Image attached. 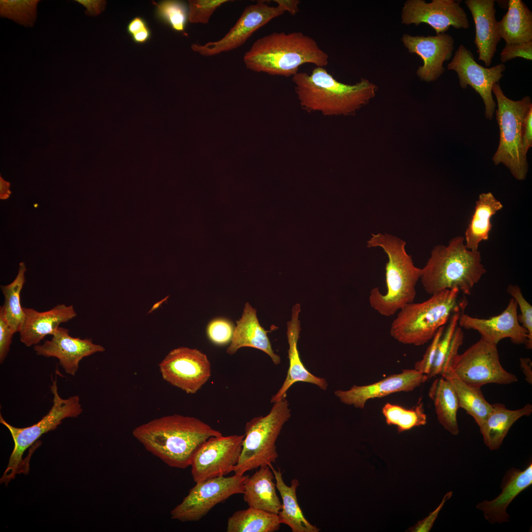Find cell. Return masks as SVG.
<instances>
[{"instance_id":"1","label":"cell","mask_w":532,"mask_h":532,"mask_svg":"<svg viewBox=\"0 0 532 532\" xmlns=\"http://www.w3.org/2000/svg\"><path fill=\"white\" fill-rule=\"evenodd\" d=\"M133 436L144 448L170 467L191 466L200 446L222 433L194 417L173 414L154 419L135 427Z\"/></svg>"},{"instance_id":"2","label":"cell","mask_w":532,"mask_h":532,"mask_svg":"<svg viewBox=\"0 0 532 532\" xmlns=\"http://www.w3.org/2000/svg\"><path fill=\"white\" fill-rule=\"evenodd\" d=\"M301 107L326 116H346L355 113L373 99L377 86L365 78L354 84L341 83L325 67L315 66L308 74L298 72L292 77Z\"/></svg>"},{"instance_id":"3","label":"cell","mask_w":532,"mask_h":532,"mask_svg":"<svg viewBox=\"0 0 532 532\" xmlns=\"http://www.w3.org/2000/svg\"><path fill=\"white\" fill-rule=\"evenodd\" d=\"M248 69L271 75L293 77L306 64L328 65V54L311 37L299 32H274L256 40L243 56Z\"/></svg>"},{"instance_id":"4","label":"cell","mask_w":532,"mask_h":532,"mask_svg":"<svg viewBox=\"0 0 532 532\" xmlns=\"http://www.w3.org/2000/svg\"><path fill=\"white\" fill-rule=\"evenodd\" d=\"M486 272L480 252L467 249L464 237L458 235L447 246L438 245L433 248L421 268L420 279L425 291L431 295L457 289L469 295Z\"/></svg>"},{"instance_id":"5","label":"cell","mask_w":532,"mask_h":532,"mask_svg":"<svg viewBox=\"0 0 532 532\" xmlns=\"http://www.w3.org/2000/svg\"><path fill=\"white\" fill-rule=\"evenodd\" d=\"M405 244L398 237L381 233H372L367 241V247H380L388 258L385 267L387 293L383 294L375 287L369 297L371 307L384 316L394 315L416 297L421 268L414 266L411 256L405 251Z\"/></svg>"},{"instance_id":"6","label":"cell","mask_w":532,"mask_h":532,"mask_svg":"<svg viewBox=\"0 0 532 532\" xmlns=\"http://www.w3.org/2000/svg\"><path fill=\"white\" fill-rule=\"evenodd\" d=\"M459 293L457 289L444 290L422 302L406 304L393 321L391 335L404 344H425L453 314L464 312L467 303L466 300H459Z\"/></svg>"},{"instance_id":"7","label":"cell","mask_w":532,"mask_h":532,"mask_svg":"<svg viewBox=\"0 0 532 532\" xmlns=\"http://www.w3.org/2000/svg\"><path fill=\"white\" fill-rule=\"evenodd\" d=\"M492 92L498 104L496 119L499 129V141L493 157L495 165L502 164L518 180H525L529 170L527 156L522 149V127L524 118L532 107L531 98L525 96L519 100L508 98L499 82L495 84Z\"/></svg>"},{"instance_id":"8","label":"cell","mask_w":532,"mask_h":532,"mask_svg":"<svg viewBox=\"0 0 532 532\" xmlns=\"http://www.w3.org/2000/svg\"><path fill=\"white\" fill-rule=\"evenodd\" d=\"M291 416L285 397L273 403L266 416L247 422L242 450L234 474L243 475L249 471L272 465L278 457L276 441L283 426Z\"/></svg>"},{"instance_id":"9","label":"cell","mask_w":532,"mask_h":532,"mask_svg":"<svg viewBox=\"0 0 532 532\" xmlns=\"http://www.w3.org/2000/svg\"><path fill=\"white\" fill-rule=\"evenodd\" d=\"M52 380L51 391L53 395V405L48 413L39 422L26 428H16L6 422L1 415L0 422L10 432L14 446L7 467L0 479L1 483L7 485L16 474H27L29 470V461L22 458L24 452L42 434L54 430L66 418L76 417L82 412L78 396L67 399H62L58 392L57 379Z\"/></svg>"},{"instance_id":"10","label":"cell","mask_w":532,"mask_h":532,"mask_svg":"<svg viewBox=\"0 0 532 532\" xmlns=\"http://www.w3.org/2000/svg\"><path fill=\"white\" fill-rule=\"evenodd\" d=\"M497 345L480 338L462 354H458L444 378L455 376L466 383L478 387L490 383L509 384L516 376L502 367Z\"/></svg>"},{"instance_id":"11","label":"cell","mask_w":532,"mask_h":532,"mask_svg":"<svg viewBox=\"0 0 532 532\" xmlns=\"http://www.w3.org/2000/svg\"><path fill=\"white\" fill-rule=\"evenodd\" d=\"M247 475L211 478L196 483L182 502L170 511L171 518L182 522H196L215 505L236 494H242Z\"/></svg>"},{"instance_id":"12","label":"cell","mask_w":532,"mask_h":532,"mask_svg":"<svg viewBox=\"0 0 532 532\" xmlns=\"http://www.w3.org/2000/svg\"><path fill=\"white\" fill-rule=\"evenodd\" d=\"M277 5L258 0L245 7L230 30L220 40L204 44L193 43L192 49L203 56H213L235 49L246 42L258 29L286 11L282 0H275Z\"/></svg>"},{"instance_id":"13","label":"cell","mask_w":532,"mask_h":532,"mask_svg":"<svg viewBox=\"0 0 532 532\" xmlns=\"http://www.w3.org/2000/svg\"><path fill=\"white\" fill-rule=\"evenodd\" d=\"M244 434L211 436L196 452L191 465L197 483L233 471L242 450Z\"/></svg>"},{"instance_id":"14","label":"cell","mask_w":532,"mask_h":532,"mask_svg":"<svg viewBox=\"0 0 532 532\" xmlns=\"http://www.w3.org/2000/svg\"><path fill=\"white\" fill-rule=\"evenodd\" d=\"M159 366L164 380L188 394L196 393L211 374L206 355L197 349L186 347L171 350Z\"/></svg>"},{"instance_id":"15","label":"cell","mask_w":532,"mask_h":532,"mask_svg":"<svg viewBox=\"0 0 532 532\" xmlns=\"http://www.w3.org/2000/svg\"><path fill=\"white\" fill-rule=\"evenodd\" d=\"M447 69L456 72L462 88L466 89L469 85L479 94L485 105V117L492 120L496 107L492 89L503 76L504 65L501 63L490 68L483 67L476 62L469 50L460 45L448 64Z\"/></svg>"},{"instance_id":"16","label":"cell","mask_w":532,"mask_h":532,"mask_svg":"<svg viewBox=\"0 0 532 532\" xmlns=\"http://www.w3.org/2000/svg\"><path fill=\"white\" fill-rule=\"evenodd\" d=\"M454 0H408L405 2L401 12V22L405 25L426 23L432 27L436 34L444 33L452 26L457 29H466L469 26L467 14Z\"/></svg>"},{"instance_id":"17","label":"cell","mask_w":532,"mask_h":532,"mask_svg":"<svg viewBox=\"0 0 532 532\" xmlns=\"http://www.w3.org/2000/svg\"><path fill=\"white\" fill-rule=\"evenodd\" d=\"M518 305L512 298L500 314L488 319H481L462 313L458 320L461 328L477 331L481 338L497 345L502 339H510L516 344L526 345L528 340V333L520 323L518 319Z\"/></svg>"},{"instance_id":"18","label":"cell","mask_w":532,"mask_h":532,"mask_svg":"<svg viewBox=\"0 0 532 532\" xmlns=\"http://www.w3.org/2000/svg\"><path fill=\"white\" fill-rule=\"evenodd\" d=\"M401 41L408 51L421 57L423 66L418 68V77L427 82L435 81L444 72L445 61L451 59L454 39L446 33L434 36H412L404 34Z\"/></svg>"},{"instance_id":"19","label":"cell","mask_w":532,"mask_h":532,"mask_svg":"<svg viewBox=\"0 0 532 532\" xmlns=\"http://www.w3.org/2000/svg\"><path fill=\"white\" fill-rule=\"evenodd\" d=\"M427 380V375L414 368L405 369L371 384L353 385L347 391L336 390L334 394L342 403L363 409L370 399L380 398L398 392L412 391Z\"/></svg>"},{"instance_id":"20","label":"cell","mask_w":532,"mask_h":532,"mask_svg":"<svg viewBox=\"0 0 532 532\" xmlns=\"http://www.w3.org/2000/svg\"><path fill=\"white\" fill-rule=\"evenodd\" d=\"M33 349L37 355L55 357L66 372L74 376L80 361L84 357L97 352H103L104 348L94 343L91 339L73 337L67 329L59 327L50 340L42 345H35Z\"/></svg>"},{"instance_id":"21","label":"cell","mask_w":532,"mask_h":532,"mask_svg":"<svg viewBox=\"0 0 532 532\" xmlns=\"http://www.w3.org/2000/svg\"><path fill=\"white\" fill-rule=\"evenodd\" d=\"M532 484V464L524 470L512 467L504 475L501 484V493L491 500L479 502L476 508L483 512L485 519L491 524H501L510 521L506 509L512 500L523 491Z\"/></svg>"},{"instance_id":"22","label":"cell","mask_w":532,"mask_h":532,"mask_svg":"<svg viewBox=\"0 0 532 532\" xmlns=\"http://www.w3.org/2000/svg\"><path fill=\"white\" fill-rule=\"evenodd\" d=\"M465 2L474 20L475 36L474 42L478 52V60L488 66L497 51L499 41L496 9L494 0H466Z\"/></svg>"},{"instance_id":"23","label":"cell","mask_w":532,"mask_h":532,"mask_svg":"<svg viewBox=\"0 0 532 532\" xmlns=\"http://www.w3.org/2000/svg\"><path fill=\"white\" fill-rule=\"evenodd\" d=\"M24 321L19 332L20 340L27 347L37 344L46 335H53L61 323L66 322L76 315L73 306L59 304L50 310L39 312L23 307Z\"/></svg>"},{"instance_id":"24","label":"cell","mask_w":532,"mask_h":532,"mask_svg":"<svg viewBox=\"0 0 532 532\" xmlns=\"http://www.w3.org/2000/svg\"><path fill=\"white\" fill-rule=\"evenodd\" d=\"M300 306L296 304L292 308L291 320L287 323V338L289 343L288 358L289 367L286 378L279 391L273 396L270 402L274 403L285 397L288 390L297 382H307L315 384L323 390H326L328 383L325 378L311 373L302 363L298 349L300 328L299 319Z\"/></svg>"},{"instance_id":"25","label":"cell","mask_w":532,"mask_h":532,"mask_svg":"<svg viewBox=\"0 0 532 532\" xmlns=\"http://www.w3.org/2000/svg\"><path fill=\"white\" fill-rule=\"evenodd\" d=\"M233 335L226 352L229 355L235 354L243 347L260 350L267 354L275 365L281 363L279 356L274 353L266 331L260 325L257 318L256 310L249 303L245 304L241 318L236 321Z\"/></svg>"},{"instance_id":"26","label":"cell","mask_w":532,"mask_h":532,"mask_svg":"<svg viewBox=\"0 0 532 532\" xmlns=\"http://www.w3.org/2000/svg\"><path fill=\"white\" fill-rule=\"evenodd\" d=\"M274 475L269 466H262L246 480L243 499L256 509L278 514L281 502L276 492Z\"/></svg>"},{"instance_id":"27","label":"cell","mask_w":532,"mask_h":532,"mask_svg":"<svg viewBox=\"0 0 532 532\" xmlns=\"http://www.w3.org/2000/svg\"><path fill=\"white\" fill-rule=\"evenodd\" d=\"M492 409L479 428L485 444L493 451L499 448L512 426L520 418L532 412L530 403L516 410L507 409L501 403L492 404Z\"/></svg>"},{"instance_id":"28","label":"cell","mask_w":532,"mask_h":532,"mask_svg":"<svg viewBox=\"0 0 532 532\" xmlns=\"http://www.w3.org/2000/svg\"><path fill=\"white\" fill-rule=\"evenodd\" d=\"M269 467L274 474L276 488L282 501L281 508L278 514L280 524L288 526L292 532H319L320 530L304 517L298 503L296 494L299 485L298 480L294 479L291 485L287 486L283 479L280 469H275L272 465Z\"/></svg>"},{"instance_id":"29","label":"cell","mask_w":532,"mask_h":532,"mask_svg":"<svg viewBox=\"0 0 532 532\" xmlns=\"http://www.w3.org/2000/svg\"><path fill=\"white\" fill-rule=\"evenodd\" d=\"M502 208L501 202L491 192L479 195L465 233V245L467 249L478 250L480 243L488 239L492 228L491 218Z\"/></svg>"},{"instance_id":"30","label":"cell","mask_w":532,"mask_h":532,"mask_svg":"<svg viewBox=\"0 0 532 532\" xmlns=\"http://www.w3.org/2000/svg\"><path fill=\"white\" fill-rule=\"evenodd\" d=\"M499 37L506 44L532 41V13L521 0H509L507 12L498 21Z\"/></svg>"},{"instance_id":"31","label":"cell","mask_w":532,"mask_h":532,"mask_svg":"<svg viewBox=\"0 0 532 532\" xmlns=\"http://www.w3.org/2000/svg\"><path fill=\"white\" fill-rule=\"evenodd\" d=\"M429 396L433 402L439 423L452 434H458L457 415L459 406L457 395L450 382L441 376L436 379L430 388Z\"/></svg>"},{"instance_id":"32","label":"cell","mask_w":532,"mask_h":532,"mask_svg":"<svg viewBox=\"0 0 532 532\" xmlns=\"http://www.w3.org/2000/svg\"><path fill=\"white\" fill-rule=\"evenodd\" d=\"M278 514L249 507L228 518L227 532H274L280 527Z\"/></svg>"},{"instance_id":"33","label":"cell","mask_w":532,"mask_h":532,"mask_svg":"<svg viewBox=\"0 0 532 532\" xmlns=\"http://www.w3.org/2000/svg\"><path fill=\"white\" fill-rule=\"evenodd\" d=\"M457 395L459 408L471 416L480 428L491 411L492 404L485 399L481 388L468 385L455 376L446 378Z\"/></svg>"},{"instance_id":"34","label":"cell","mask_w":532,"mask_h":532,"mask_svg":"<svg viewBox=\"0 0 532 532\" xmlns=\"http://www.w3.org/2000/svg\"><path fill=\"white\" fill-rule=\"evenodd\" d=\"M26 267L24 262L19 264L17 275L14 280L6 285H0L4 298L2 308L4 315L14 333L20 331L25 314L20 302V294L25 282Z\"/></svg>"},{"instance_id":"35","label":"cell","mask_w":532,"mask_h":532,"mask_svg":"<svg viewBox=\"0 0 532 532\" xmlns=\"http://www.w3.org/2000/svg\"><path fill=\"white\" fill-rule=\"evenodd\" d=\"M382 412L386 423L388 425L396 426L399 432L424 426L427 423V415L423 403L420 401L410 409L388 402L383 407Z\"/></svg>"},{"instance_id":"36","label":"cell","mask_w":532,"mask_h":532,"mask_svg":"<svg viewBox=\"0 0 532 532\" xmlns=\"http://www.w3.org/2000/svg\"><path fill=\"white\" fill-rule=\"evenodd\" d=\"M38 0H0V15L17 24L32 27L37 16Z\"/></svg>"},{"instance_id":"37","label":"cell","mask_w":532,"mask_h":532,"mask_svg":"<svg viewBox=\"0 0 532 532\" xmlns=\"http://www.w3.org/2000/svg\"><path fill=\"white\" fill-rule=\"evenodd\" d=\"M156 6V15L161 21L178 32H184L188 19V8L179 0H163L153 2Z\"/></svg>"},{"instance_id":"38","label":"cell","mask_w":532,"mask_h":532,"mask_svg":"<svg viewBox=\"0 0 532 532\" xmlns=\"http://www.w3.org/2000/svg\"><path fill=\"white\" fill-rule=\"evenodd\" d=\"M463 312H457L453 314L449 319L447 328L443 332L438 344L437 352L430 373L428 376V379L440 375L443 365L452 342V340L458 327L460 315Z\"/></svg>"},{"instance_id":"39","label":"cell","mask_w":532,"mask_h":532,"mask_svg":"<svg viewBox=\"0 0 532 532\" xmlns=\"http://www.w3.org/2000/svg\"><path fill=\"white\" fill-rule=\"evenodd\" d=\"M188 20L192 23L207 24L214 11L228 0H190Z\"/></svg>"},{"instance_id":"40","label":"cell","mask_w":532,"mask_h":532,"mask_svg":"<svg viewBox=\"0 0 532 532\" xmlns=\"http://www.w3.org/2000/svg\"><path fill=\"white\" fill-rule=\"evenodd\" d=\"M507 292L512 297L519 306L521 312L518 315V319L522 326L527 330L528 340L525 345L526 348H532V306L524 297L521 289L517 285L509 284L506 289Z\"/></svg>"},{"instance_id":"41","label":"cell","mask_w":532,"mask_h":532,"mask_svg":"<svg viewBox=\"0 0 532 532\" xmlns=\"http://www.w3.org/2000/svg\"><path fill=\"white\" fill-rule=\"evenodd\" d=\"M233 324L225 318L211 320L207 325L206 333L209 339L217 345H224L231 341L234 331Z\"/></svg>"},{"instance_id":"42","label":"cell","mask_w":532,"mask_h":532,"mask_svg":"<svg viewBox=\"0 0 532 532\" xmlns=\"http://www.w3.org/2000/svg\"><path fill=\"white\" fill-rule=\"evenodd\" d=\"M444 330L445 327L443 326L436 332L423 358L415 364V369L427 376L430 373L435 358L438 344Z\"/></svg>"},{"instance_id":"43","label":"cell","mask_w":532,"mask_h":532,"mask_svg":"<svg viewBox=\"0 0 532 532\" xmlns=\"http://www.w3.org/2000/svg\"><path fill=\"white\" fill-rule=\"evenodd\" d=\"M517 57L532 61V41L505 44L500 53L501 63H504Z\"/></svg>"},{"instance_id":"44","label":"cell","mask_w":532,"mask_h":532,"mask_svg":"<svg viewBox=\"0 0 532 532\" xmlns=\"http://www.w3.org/2000/svg\"><path fill=\"white\" fill-rule=\"evenodd\" d=\"M464 332L462 328L457 327L454 332L449 351L444 362L440 375L445 378L449 373L458 351L464 341Z\"/></svg>"},{"instance_id":"45","label":"cell","mask_w":532,"mask_h":532,"mask_svg":"<svg viewBox=\"0 0 532 532\" xmlns=\"http://www.w3.org/2000/svg\"><path fill=\"white\" fill-rule=\"evenodd\" d=\"M15 333L6 320L0 307V363H2L9 351L12 338Z\"/></svg>"},{"instance_id":"46","label":"cell","mask_w":532,"mask_h":532,"mask_svg":"<svg viewBox=\"0 0 532 532\" xmlns=\"http://www.w3.org/2000/svg\"><path fill=\"white\" fill-rule=\"evenodd\" d=\"M452 491L447 493L444 495L439 505L435 510L431 512L427 517L418 521L414 526L410 527L406 531L411 532H429L432 527L440 510L444 506L445 502L452 497Z\"/></svg>"},{"instance_id":"47","label":"cell","mask_w":532,"mask_h":532,"mask_svg":"<svg viewBox=\"0 0 532 532\" xmlns=\"http://www.w3.org/2000/svg\"><path fill=\"white\" fill-rule=\"evenodd\" d=\"M522 143L523 154L527 156L529 149L532 146V107L527 112L523 121Z\"/></svg>"},{"instance_id":"48","label":"cell","mask_w":532,"mask_h":532,"mask_svg":"<svg viewBox=\"0 0 532 532\" xmlns=\"http://www.w3.org/2000/svg\"><path fill=\"white\" fill-rule=\"evenodd\" d=\"M85 8L84 13L90 16L100 14L105 9L106 1L103 0H75Z\"/></svg>"},{"instance_id":"49","label":"cell","mask_w":532,"mask_h":532,"mask_svg":"<svg viewBox=\"0 0 532 532\" xmlns=\"http://www.w3.org/2000/svg\"><path fill=\"white\" fill-rule=\"evenodd\" d=\"M146 27L147 23L143 18L135 17L129 23L127 30L128 33L132 36Z\"/></svg>"},{"instance_id":"50","label":"cell","mask_w":532,"mask_h":532,"mask_svg":"<svg viewBox=\"0 0 532 532\" xmlns=\"http://www.w3.org/2000/svg\"><path fill=\"white\" fill-rule=\"evenodd\" d=\"M520 367L524 374L525 380L529 384H532V362L530 358H521L520 359Z\"/></svg>"},{"instance_id":"51","label":"cell","mask_w":532,"mask_h":532,"mask_svg":"<svg viewBox=\"0 0 532 532\" xmlns=\"http://www.w3.org/2000/svg\"><path fill=\"white\" fill-rule=\"evenodd\" d=\"M133 41L138 44L146 42L151 37V31L148 27H146L140 31L132 36Z\"/></svg>"},{"instance_id":"52","label":"cell","mask_w":532,"mask_h":532,"mask_svg":"<svg viewBox=\"0 0 532 532\" xmlns=\"http://www.w3.org/2000/svg\"><path fill=\"white\" fill-rule=\"evenodd\" d=\"M10 183L7 181H5L0 176V199H7L11 194V192L9 190Z\"/></svg>"}]
</instances>
